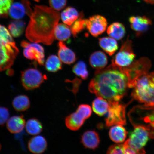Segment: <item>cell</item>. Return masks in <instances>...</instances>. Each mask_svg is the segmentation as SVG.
<instances>
[{
	"mask_svg": "<svg viewBox=\"0 0 154 154\" xmlns=\"http://www.w3.org/2000/svg\"><path fill=\"white\" fill-rule=\"evenodd\" d=\"M129 88L128 78L124 67L113 63L96 71L88 86L90 92L109 102H119Z\"/></svg>",
	"mask_w": 154,
	"mask_h": 154,
	"instance_id": "1",
	"label": "cell"
},
{
	"mask_svg": "<svg viewBox=\"0 0 154 154\" xmlns=\"http://www.w3.org/2000/svg\"><path fill=\"white\" fill-rule=\"evenodd\" d=\"M32 11L28 0H22V2L12 3L9 10L8 15L13 19L19 20L27 14L30 16Z\"/></svg>",
	"mask_w": 154,
	"mask_h": 154,
	"instance_id": "12",
	"label": "cell"
},
{
	"mask_svg": "<svg viewBox=\"0 0 154 154\" xmlns=\"http://www.w3.org/2000/svg\"><path fill=\"white\" fill-rule=\"evenodd\" d=\"M48 143L44 136H36L31 138L28 143V148L31 152L34 154H41L47 149Z\"/></svg>",
	"mask_w": 154,
	"mask_h": 154,
	"instance_id": "15",
	"label": "cell"
},
{
	"mask_svg": "<svg viewBox=\"0 0 154 154\" xmlns=\"http://www.w3.org/2000/svg\"><path fill=\"white\" fill-rule=\"evenodd\" d=\"M149 134L147 130L142 127H136L131 133L128 140L133 149L140 152L146 153L144 147L149 140Z\"/></svg>",
	"mask_w": 154,
	"mask_h": 154,
	"instance_id": "9",
	"label": "cell"
},
{
	"mask_svg": "<svg viewBox=\"0 0 154 154\" xmlns=\"http://www.w3.org/2000/svg\"><path fill=\"white\" fill-rule=\"evenodd\" d=\"M59 48L58 55L62 62L67 64H71L76 61L75 54L67 47L63 42L60 41L58 43Z\"/></svg>",
	"mask_w": 154,
	"mask_h": 154,
	"instance_id": "17",
	"label": "cell"
},
{
	"mask_svg": "<svg viewBox=\"0 0 154 154\" xmlns=\"http://www.w3.org/2000/svg\"><path fill=\"white\" fill-rule=\"evenodd\" d=\"M72 71L77 76H79L83 80H86L88 76V72L86 63L84 61H80L74 65Z\"/></svg>",
	"mask_w": 154,
	"mask_h": 154,
	"instance_id": "34",
	"label": "cell"
},
{
	"mask_svg": "<svg viewBox=\"0 0 154 154\" xmlns=\"http://www.w3.org/2000/svg\"><path fill=\"white\" fill-rule=\"evenodd\" d=\"M90 64L93 68L97 70L105 68L107 64V56L101 51H97L93 53L89 58Z\"/></svg>",
	"mask_w": 154,
	"mask_h": 154,
	"instance_id": "21",
	"label": "cell"
},
{
	"mask_svg": "<svg viewBox=\"0 0 154 154\" xmlns=\"http://www.w3.org/2000/svg\"><path fill=\"white\" fill-rule=\"evenodd\" d=\"M77 10L74 7H69L61 13L60 17L63 22L67 26H71L79 17Z\"/></svg>",
	"mask_w": 154,
	"mask_h": 154,
	"instance_id": "25",
	"label": "cell"
},
{
	"mask_svg": "<svg viewBox=\"0 0 154 154\" xmlns=\"http://www.w3.org/2000/svg\"><path fill=\"white\" fill-rule=\"evenodd\" d=\"M109 103L106 100L98 97L92 102V109L94 112L99 116H103L108 111Z\"/></svg>",
	"mask_w": 154,
	"mask_h": 154,
	"instance_id": "27",
	"label": "cell"
},
{
	"mask_svg": "<svg viewBox=\"0 0 154 154\" xmlns=\"http://www.w3.org/2000/svg\"><path fill=\"white\" fill-rule=\"evenodd\" d=\"M72 34L70 27L65 24H58L55 29V38L59 41H66L70 37Z\"/></svg>",
	"mask_w": 154,
	"mask_h": 154,
	"instance_id": "28",
	"label": "cell"
},
{
	"mask_svg": "<svg viewBox=\"0 0 154 154\" xmlns=\"http://www.w3.org/2000/svg\"><path fill=\"white\" fill-rule=\"evenodd\" d=\"M2 15V11L1 9H0V16Z\"/></svg>",
	"mask_w": 154,
	"mask_h": 154,
	"instance_id": "40",
	"label": "cell"
},
{
	"mask_svg": "<svg viewBox=\"0 0 154 154\" xmlns=\"http://www.w3.org/2000/svg\"><path fill=\"white\" fill-rule=\"evenodd\" d=\"M107 33L112 38L120 40L124 37L126 33V29L122 23L114 22L108 27Z\"/></svg>",
	"mask_w": 154,
	"mask_h": 154,
	"instance_id": "24",
	"label": "cell"
},
{
	"mask_svg": "<svg viewBox=\"0 0 154 154\" xmlns=\"http://www.w3.org/2000/svg\"><path fill=\"white\" fill-rule=\"evenodd\" d=\"M34 1L38 2L40 0H34Z\"/></svg>",
	"mask_w": 154,
	"mask_h": 154,
	"instance_id": "42",
	"label": "cell"
},
{
	"mask_svg": "<svg viewBox=\"0 0 154 154\" xmlns=\"http://www.w3.org/2000/svg\"><path fill=\"white\" fill-rule=\"evenodd\" d=\"M85 121L82 116L76 111L66 117L65 123L66 127L69 129L77 131L79 129Z\"/></svg>",
	"mask_w": 154,
	"mask_h": 154,
	"instance_id": "22",
	"label": "cell"
},
{
	"mask_svg": "<svg viewBox=\"0 0 154 154\" xmlns=\"http://www.w3.org/2000/svg\"><path fill=\"white\" fill-rule=\"evenodd\" d=\"M26 123L23 115L14 116L9 118L7 121V128L11 133L18 134L23 130Z\"/></svg>",
	"mask_w": 154,
	"mask_h": 154,
	"instance_id": "18",
	"label": "cell"
},
{
	"mask_svg": "<svg viewBox=\"0 0 154 154\" xmlns=\"http://www.w3.org/2000/svg\"><path fill=\"white\" fill-rule=\"evenodd\" d=\"M133 149L129 144L128 140L122 144H115L109 148L106 154H145Z\"/></svg>",
	"mask_w": 154,
	"mask_h": 154,
	"instance_id": "20",
	"label": "cell"
},
{
	"mask_svg": "<svg viewBox=\"0 0 154 154\" xmlns=\"http://www.w3.org/2000/svg\"><path fill=\"white\" fill-rule=\"evenodd\" d=\"M99 44L102 49L110 56L114 54L118 49V43L113 38L103 37L99 38Z\"/></svg>",
	"mask_w": 154,
	"mask_h": 154,
	"instance_id": "26",
	"label": "cell"
},
{
	"mask_svg": "<svg viewBox=\"0 0 154 154\" xmlns=\"http://www.w3.org/2000/svg\"><path fill=\"white\" fill-rule=\"evenodd\" d=\"M12 105L14 109L18 112H24L29 108L30 102L29 99L25 95L16 96L12 101Z\"/></svg>",
	"mask_w": 154,
	"mask_h": 154,
	"instance_id": "29",
	"label": "cell"
},
{
	"mask_svg": "<svg viewBox=\"0 0 154 154\" xmlns=\"http://www.w3.org/2000/svg\"><path fill=\"white\" fill-rule=\"evenodd\" d=\"M13 21L10 23L8 26V29L10 32L13 37H19L22 35L26 26L24 21L20 20Z\"/></svg>",
	"mask_w": 154,
	"mask_h": 154,
	"instance_id": "32",
	"label": "cell"
},
{
	"mask_svg": "<svg viewBox=\"0 0 154 154\" xmlns=\"http://www.w3.org/2000/svg\"><path fill=\"white\" fill-rule=\"evenodd\" d=\"M26 130L29 134L36 135L41 133L43 126L41 122L36 118H32L28 120L26 125Z\"/></svg>",
	"mask_w": 154,
	"mask_h": 154,
	"instance_id": "30",
	"label": "cell"
},
{
	"mask_svg": "<svg viewBox=\"0 0 154 154\" xmlns=\"http://www.w3.org/2000/svg\"><path fill=\"white\" fill-rule=\"evenodd\" d=\"M151 67L150 60L142 57L134 61L129 66L124 67L128 78L130 88H134L137 81L140 77L149 73Z\"/></svg>",
	"mask_w": 154,
	"mask_h": 154,
	"instance_id": "5",
	"label": "cell"
},
{
	"mask_svg": "<svg viewBox=\"0 0 154 154\" xmlns=\"http://www.w3.org/2000/svg\"><path fill=\"white\" fill-rule=\"evenodd\" d=\"M0 42L17 56L19 51L10 32L4 26L0 24Z\"/></svg>",
	"mask_w": 154,
	"mask_h": 154,
	"instance_id": "19",
	"label": "cell"
},
{
	"mask_svg": "<svg viewBox=\"0 0 154 154\" xmlns=\"http://www.w3.org/2000/svg\"><path fill=\"white\" fill-rule=\"evenodd\" d=\"M128 116L134 128L140 127L145 129L149 137L154 139V106H136L131 109Z\"/></svg>",
	"mask_w": 154,
	"mask_h": 154,
	"instance_id": "3",
	"label": "cell"
},
{
	"mask_svg": "<svg viewBox=\"0 0 154 154\" xmlns=\"http://www.w3.org/2000/svg\"><path fill=\"white\" fill-rule=\"evenodd\" d=\"M131 28L138 36L147 32L152 22L151 19L145 16H132L129 18Z\"/></svg>",
	"mask_w": 154,
	"mask_h": 154,
	"instance_id": "13",
	"label": "cell"
},
{
	"mask_svg": "<svg viewBox=\"0 0 154 154\" xmlns=\"http://www.w3.org/2000/svg\"><path fill=\"white\" fill-rule=\"evenodd\" d=\"M62 63L59 57L51 55L48 57L45 62V68L48 72H55L62 68Z\"/></svg>",
	"mask_w": 154,
	"mask_h": 154,
	"instance_id": "31",
	"label": "cell"
},
{
	"mask_svg": "<svg viewBox=\"0 0 154 154\" xmlns=\"http://www.w3.org/2000/svg\"><path fill=\"white\" fill-rule=\"evenodd\" d=\"M86 27L92 36L97 37L105 31L107 26L106 19L100 15H94L86 19Z\"/></svg>",
	"mask_w": 154,
	"mask_h": 154,
	"instance_id": "11",
	"label": "cell"
},
{
	"mask_svg": "<svg viewBox=\"0 0 154 154\" xmlns=\"http://www.w3.org/2000/svg\"><path fill=\"white\" fill-rule=\"evenodd\" d=\"M86 27V19L84 18L82 11L80 13L79 17L70 27L73 36L77 37V35L80 33Z\"/></svg>",
	"mask_w": 154,
	"mask_h": 154,
	"instance_id": "33",
	"label": "cell"
},
{
	"mask_svg": "<svg viewBox=\"0 0 154 154\" xmlns=\"http://www.w3.org/2000/svg\"><path fill=\"white\" fill-rule=\"evenodd\" d=\"M81 142L85 148L95 150L97 149L100 143L99 134L94 130L86 131L82 135Z\"/></svg>",
	"mask_w": 154,
	"mask_h": 154,
	"instance_id": "16",
	"label": "cell"
},
{
	"mask_svg": "<svg viewBox=\"0 0 154 154\" xmlns=\"http://www.w3.org/2000/svg\"><path fill=\"white\" fill-rule=\"evenodd\" d=\"M9 115L8 109L5 107L0 106V126H3L7 122Z\"/></svg>",
	"mask_w": 154,
	"mask_h": 154,
	"instance_id": "38",
	"label": "cell"
},
{
	"mask_svg": "<svg viewBox=\"0 0 154 154\" xmlns=\"http://www.w3.org/2000/svg\"><path fill=\"white\" fill-rule=\"evenodd\" d=\"M21 82L26 90H32L39 87L47 77L37 69L31 68L21 72Z\"/></svg>",
	"mask_w": 154,
	"mask_h": 154,
	"instance_id": "7",
	"label": "cell"
},
{
	"mask_svg": "<svg viewBox=\"0 0 154 154\" xmlns=\"http://www.w3.org/2000/svg\"><path fill=\"white\" fill-rule=\"evenodd\" d=\"M2 148V145L1 143H0V150H1Z\"/></svg>",
	"mask_w": 154,
	"mask_h": 154,
	"instance_id": "41",
	"label": "cell"
},
{
	"mask_svg": "<svg viewBox=\"0 0 154 154\" xmlns=\"http://www.w3.org/2000/svg\"><path fill=\"white\" fill-rule=\"evenodd\" d=\"M109 137L113 141L116 143H122L126 139L127 132L122 125H115L109 131Z\"/></svg>",
	"mask_w": 154,
	"mask_h": 154,
	"instance_id": "23",
	"label": "cell"
},
{
	"mask_svg": "<svg viewBox=\"0 0 154 154\" xmlns=\"http://www.w3.org/2000/svg\"><path fill=\"white\" fill-rule=\"evenodd\" d=\"M16 56L14 53L0 42V72L10 68Z\"/></svg>",
	"mask_w": 154,
	"mask_h": 154,
	"instance_id": "14",
	"label": "cell"
},
{
	"mask_svg": "<svg viewBox=\"0 0 154 154\" xmlns=\"http://www.w3.org/2000/svg\"><path fill=\"white\" fill-rule=\"evenodd\" d=\"M13 1L14 0H0V9L2 16L4 17H8L9 10Z\"/></svg>",
	"mask_w": 154,
	"mask_h": 154,
	"instance_id": "36",
	"label": "cell"
},
{
	"mask_svg": "<svg viewBox=\"0 0 154 154\" xmlns=\"http://www.w3.org/2000/svg\"><path fill=\"white\" fill-rule=\"evenodd\" d=\"M67 0H49L50 6L56 11H60L66 6Z\"/></svg>",
	"mask_w": 154,
	"mask_h": 154,
	"instance_id": "37",
	"label": "cell"
},
{
	"mask_svg": "<svg viewBox=\"0 0 154 154\" xmlns=\"http://www.w3.org/2000/svg\"><path fill=\"white\" fill-rule=\"evenodd\" d=\"M76 111L79 113L85 120L89 118L92 114L91 107L88 105H80L78 107Z\"/></svg>",
	"mask_w": 154,
	"mask_h": 154,
	"instance_id": "35",
	"label": "cell"
},
{
	"mask_svg": "<svg viewBox=\"0 0 154 154\" xmlns=\"http://www.w3.org/2000/svg\"><path fill=\"white\" fill-rule=\"evenodd\" d=\"M21 46L24 48V55L26 58L35 60L40 65H44L45 55L44 48L41 45L36 43L23 41Z\"/></svg>",
	"mask_w": 154,
	"mask_h": 154,
	"instance_id": "10",
	"label": "cell"
},
{
	"mask_svg": "<svg viewBox=\"0 0 154 154\" xmlns=\"http://www.w3.org/2000/svg\"><path fill=\"white\" fill-rule=\"evenodd\" d=\"M29 17L26 29L27 38L33 43L51 45L55 38V29L60 18L59 13L51 7L36 5Z\"/></svg>",
	"mask_w": 154,
	"mask_h": 154,
	"instance_id": "2",
	"label": "cell"
},
{
	"mask_svg": "<svg viewBox=\"0 0 154 154\" xmlns=\"http://www.w3.org/2000/svg\"><path fill=\"white\" fill-rule=\"evenodd\" d=\"M146 3L154 5V0H143Z\"/></svg>",
	"mask_w": 154,
	"mask_h": 154,
	"instance_id": "39",
	"label": "cell"
},
{
	"mask_svg": "<svg viewBox=\"0 0 154 154\" xmlns=\"http://www.w3.org/2000/svg\"><path fill=\"white\" fill-rule=\"evenodd\" d=\"M133 88L131 96L134 100L144 105L154 106V72L140 77Z\"/></svg>",
	"mask_w": 154,
	"mask_h": 154,
	"instance_id": "4",
	"label": "cell"
},
{
	"mask_svg": "<svg viewBox=\"0 0 154 154\" xmlns=\"http://www.w3.org/2000/svg\"><path fill=\"white\" fill-rule=\"evenodd\" d=\"M109 103V109L105 120L106 126L126 125V105L120 103L119 102Z\"/></svg>",
	"mask_w": 154,
	"mask_h": 154,
	"instance_id": "6",
	"label": "cell"
},
{
	"mask_svg": "<svg viewBox=\"0 0 154 154\" xmlns=\"http://www.w3.org/2000/svg\"><path fill=\"white\" fill-rule=\"evenodd\" d=\"M135 57L132 41L128 38L122 44L120 51L113 58L112 63L120 67H128L134 62Z\"/></svg>",
	"mask_w": 154,
	"mask_h": 154,
	"instance_id": "8",
	"label": "cell"
}]
</instances>
